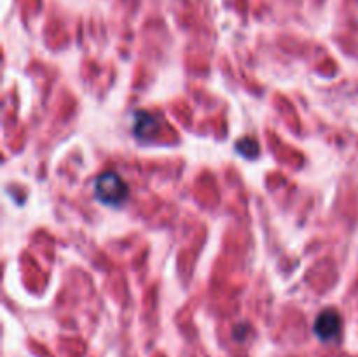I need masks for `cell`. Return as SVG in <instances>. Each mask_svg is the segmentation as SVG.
Segmentation results:
<instances>
[{"instance_id": "obj_1", "label": "cell", "mask_w": 358, "mask_h": 357, "mask_svg": "<svg viewBox=\"0 0 358 357\" xmlns=\"http://www.w3.org/2000/svg\"><path fill=\"white\" fill-rule=\"evenodd\" d=\"M94 192L101 203L117 206L128 198V186L115 172H103L94 182Z\"/></svg>"}, {"instance_id": "obj_3", "label": "cell", "mask_w": 358, "mask_h": 357, "mask_svg": "<svg viewBox=\"0 0 358 357\" xmlns=\"http://www.w3.org/2000/svg\"><path fill=\"white\" fill-rule=\"evenodd\" d=\"M156 119L154 115L147 114V112H138L136 114V122H135V133L140 136V139H145V136L154 135L156 132Z\"/></svg>"}, {"instance_id": "obj_2", "label": "cell", "mask_w": 358, "mask_h": 357, "mask_svg": "<svg viewBox=\"0 0 358 357\" xmlns=\"http://www.w3.org/2000/svg\"><path fill=\"white\" fill-rule=\"evenodd\" d=\"M341 324L343 322L338 312L327 308L315 321V332L322 342H331V340L338 338V335L341 332Z\"/></svg>"}]
</instances>
